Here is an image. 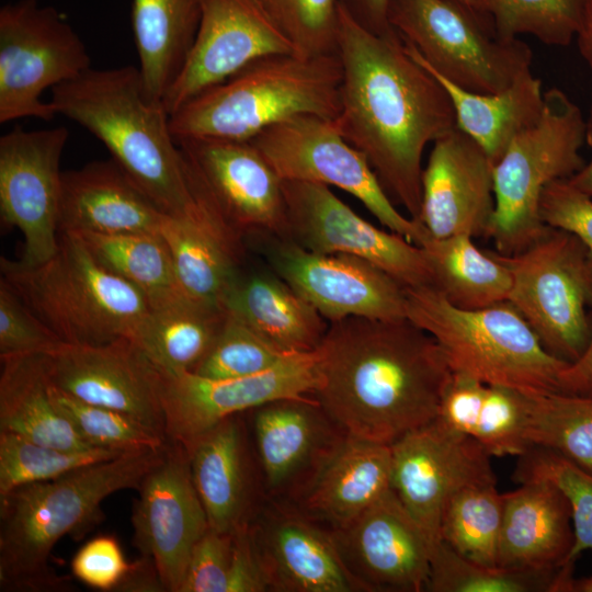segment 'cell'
I'll list each match as a JSON object with an SVG mask.
<instances>
[{
	"label": "cell",
	"mask_w": 592,
	"mask_h": 592,
	"mask_svg": "<svg viewBox=\"0 0 592 592\" xmlns=\"http://www.w3.org/2000/svg\"><path fill=\"white\" fill-rule=\"evenodd\" d=\"M225 317L224 308L181 295L150 307L134 342L161 372H194L213 346Z\"/></svg>",
	"instance_id": "obj_36"
},
{
	"label": "cell",
	"mask_w": 592,
	"mask_h": 592,
	"mask_svg": "<svg viewBox=\"0 0 592 592\" xmlns=\"http://www.w3.org/2000/svg\"><path fill=\"white\" fill-rule=\"evenodd\" d=\"M234 533L208 528L195 544L179 592H227Z\"/></svg>",
	"instance_id": "obj_49"
},
{
	"label": "cell",
	"mask_w": 592,
	"mask_h": 592,
	"mask_svg": "<svg viewBox=\"0 0 592 592\" xmlns=\"http://www.w3.org/2000/svg\"><path fill=\"white\" fill-rule=\"evenodd\" d=\"M390 26L407 52L471 92L498 93L531 70L530 46L500 37L492 21L449 0H390Z\"/></svg>",
	"instance_id": "obj_9"
},
{
	"label": "cell",
	"mask_w": 592,
	"mask_h": 592,
	"mask_svg": "<svg viewBox=\"0 0 592 592\" xmlns=\"http://www.w3.org/2000/svg\"><path fill=\"white\" fill-rule=\"evenodd\" d=\"M318 362V350L294 353L263 373L237 378L158 369L167 440L186 446L226 418L272 400L312 396Z\"/></svg>",
	"instance_id": "obj_15"
},
{
	"label": "cell",
	"mask_w": 592,
	"mask_h": 592,
	"mask_svg": "<svg viewBox=\"0 0 592 592\" xmlns=\"http://www.w3.org/2000/svg\"><path fill=\"white\" fill-rule=\"evenodd\" d=\"M342 66L338 53L259 58L196 95L170 115L177 140H250L298 115L334 119L340 112Z\"/></svg>",
	"instance_id": "obj_5"
},
{
	"label": "cell",
	"mask_w": 592,
	"mask_h": 592,
	"mask_svg": "<svg viewBox=\"0 0 592 592\" xmlns=\"http://www.w3.org/2000/svg\"><path fill=\"white\" fill-rule=\"evenodd\" d=\"M137 491L132 514L134 545L152 560L164 591L179 592L192 550L209 528L185 447L167 440L161 459Z\"/></svg>",
	"instance_id": "obj_18"
},
{
	"label": "cell",
	"mask_w": 592,
	"mask_h": 592,
	"mask_svg": "<svg viewBox=\"0 0 592 592\" xmlns=\"http://www.w3.org/2000/svg\"><path fill=\"white\" fill-rule=\"evenodd\" d=\"M1 280L67 344L134 341L150 305L134 285L104 267L76 234L59 232L48 260L27 265L1 258Z\"/></svg>",
	"instance_id": "obj_6"
},
{
	"label": "cell",
	"mask_w": 592,
	"mask_h": 592,
	"mask_svg": "<svg viewBox=\"0 0 592 592\" xmlns=\"http://www.w3.org/2000/svg\"><path fill=\"white\" fill-rule=\"evenodd\" d=\"M167 216L113 159L62 172L59 232L159 234Z\"/></svg>",
	"instance_id": "obj_28"
},
{
	"label": "cell",
	"mask_w": 592,
	"mask_h": 592,
	"mask_svg": "<svg viewBox=\"0 0 592 592\" xmlns=\"http://www.w3.org/2000/svg\"><path fill=\"white\" fill-rule=\"evenodd\" d=\"M513 479L519 482L545 479L556 485L569 500L572 512L574 543L570 559L592 549V474L562 455L532 446L517 457Z\"/></svg>",
	"instance_id": "obj_45"
},
{
	"label": "cell",
	"mask_w": 592,
	"mask_h": 592,
	"mask_svg": "<svg viewBox=\"0 0 592 592\" xmlns=\"http://www.w3.org/2000/svg\"><path fill=\"white\" fill-rule=\"evenodd\" d=\"M579 53L592 70V0H589L581 29L576 37Z\"/></svg>",
	"instance_id": "obj_57"
},
{
	"label": "cell",
	"mask_w": 592,
	"mask_h": 592,
	"mask_svg": "<svg viewBox=\"0 0 592 592\" xmlns=\"http://www.w3.org/2000/svg\"><path fill=\"white\" fill-rule=\"evenodd\" d=\"M584 141L580 107L558 88L544 92L538 122L515 136L493 164L494 210L486 236L499 253H519L545 232L539 215L543 191L584 166Z\"/></svg>",
	"instance_id": "obj_8"
},
{
	"label": "cell",
	"mask_w": 592,
	"mask_h": 592,
	"mask_svg": "<svg viewBox=\"0 0 592 592\" xmlns=\"http://www.w3.org/2000/svg\"><path fill=\"white\" fill-rule=\"evenodd\" d=\"M53 401L91 446L119 452L158 449L167 437L126 413L84 402L52 385Z\"/></svg>",
	"instance_id": "obj_44"
},
{
	"label": "cell",
	"mask_w": 592,
	"mask_h": 592,
	"mask_svg": "<svg viewBox=\"0 0 592 592\" xmlns=\"http://www.w3.org/2000/svg\"><path fill=\"white\" fill-rule=\"evenodd\" d=\"M295 48L258 0H202L197 33L162 103L173 114L248 64Z\"/></svg>",
	"instance_id": "obj_19"
},
{
	"label": "cell",
	"mask_w": 592,
	"mask_h": 592,
	"mask_svg": "<svg viewBox=\"0 0 592 592\" xmlns=\"http://www.w3.org/2000/svg\"><path fill=\"white\" fill-rule=\"evenodd\" d=\"M390 455L391 488L432 547L441 540L442 513L453 496L497 483L486 448L437 419L392 442Z\"/></svg>",
	"instance_id": "obj_13"
},
{
	"label": "cell",
	"mask_w": 592,
	"mask_h": 592,
	"mask_svg": "<svg viewBox=\"0 0 592 592\" xmlns=\"http://www.w3.org/2000/svg\"><path fill=\"white\" fill-rule=\"evenodd\" d=\"M116 591L159 592L164 591L151 559L141 556L132 567Z\"/></svg>",
	"instance_id": "obj_55"
},
{
	"label": "cell",
	"mask_w": 592,
	"mask_h": 592,
	"mask_svg": "<svg viewBox=\"0 0 592 592\" xmlns=\"http://www.w3.org/2000/svg\"><path fill=\"white\" fill-rule=\"evenodd\" d=\"M512 276L508 297L554 356L576 362L592 333V269L587 249L572 234L548 227L523 251L493 252Z\"/></svg>",
	"instance_id": "obj_10"
},
{
	"label": "cell",
	"mask_w": 592,
	"mask_h": 592,
	"mask_svg": "<svg viewBox=\"0 0 592 592\" xmlns=\"http://www.w3.org/2000/svg\"><path fill=\"white\" fill-rule=\"evenodd\" d=\"M449 1L456 2L469 9L477 10V4L479 0H449Z\"/></svg>",
	"instance_id": "obj_59"
},
{
	"label": "cell",
	"mask_w": 592,
	"mask_h": 592,
	"mask_svg": "<svg viewBox=\"0 0 592 592\" xmlns=\"http://www.w3.org/2000/svg\"><path fill=\"white\" fill-rule=\"evenodd\" d=\"M569 592H592V577L572 579Z\"/></svg>",
	"instance_id": "obj_58"
},
{
	"label": "cell",
	"mask_w": 592,
	"mask_h": 592,
	"mask_svg": "<svg viewBox=\"0 0 592 592\" xmlns=\"http://www.w3.org/2000/svg\"><path fill=\"white\" fill-rule=\"evenodd\" d=\"M291 354L294 353L278 350L226 311L213 346L193 373L208 378L251 376L274 367Z\"/></svg>",
	"instance_id": "obj_46"
},
{
	"label": "cell",
	"mask_w": 592,
	"mask_h": 592,
	"mask_svg": "<svg viewBox=\"0 0 592 592\" xmlns=\"http://www.w3.org/2000/svg\"><path fill=\"white\" fill-rule=\"evenodd\" d=\"M296 54L337 53L341 0H258Z\"/></svg>",
	"instance_id": "obj_47"
},
{
	"label": "cell",
	"mask_w": 592,
	"mask_h": 592,
	"mask_svg": "<svg viewBox=\"0 0 592 592\" xmlns=\"http://www.w3.org/2000/svg\"><path fill=\"white\" fill-rule=\"evenodd\" d=\"M232 563L227 592H264L270 584L252 536L250 523L234 532Z\"/></svg>",
	"instance_id": "obj_52"
},
{
	"label": "cell",
	"mask_w": 592,
	"mask_h": 592,
	"mask_svg": "<svg viewBox=\"0 0 592 592\" xmlns=\"http://www.w3.org/2000/svg\"><path fill=\"white\" fill-rule=\"evenodd\" d=\"M539 215L546 226L568 231L583 243L592 269V197L568 180H558L544 189Z\"/></svg>",
	"instance_id": "obj_50"
},
{
	"label": "cell",
	"mask_w": 592,
	"mask_h": 592,
	"mask_svg": "<svg viewBox=\"0 0 592 592\" xmlns=\"http://www.w3.org/2000/svg\"><path fill=\"white\" fill-rule=\"evenodd\" d=\"M589 0H479L477 10L488 16L497 34L506 39L532 35L553 46L576 39Z\"/></svg>",
	"instance_id": "obj_42"
},
{
	"label": "cell",
	"mask_w": 592,
	"mask_h": 592,
	"mask_svg": "<svg viewBox=\"0 0 592 592\" xmlns=\"http://www.w3.org/2000/svg\"><path fill=\"white\" fill-rule=\"evenodd\" d=\"M312 397L345 434L390 445L437 417L452 376L437 342L407 318L329 322Z\"/></svg>",
	"instance_id": "obj_2"
},
{
	"label": "cell",
	"mask_w": 592,
	"mask_h": 592,
	"mask_svg": "<svg viewBox=\"0 0 592 592\" xmlns=\"http://www.w3.org/2000/svg\"><path fill=\"white\" fill-rule=\"evenodd\" d=\"M406 317L437 342L453 372L527 394L560 391L570 363L550 354L508 300L462 309L430 285L406 287Z\"/></svg>",
	"instance_id": "obj_7"
},
{
	"label": "cell",
	"mask_w": 592,
	"mask_h": 592,
	"mask_svg": "<svg viewBox=\"0 0 592 592\" xmlns=\"http://www.w3.org/2000/svg\"><path fill=\"white\" fill-rule=\"evenodd\" d=\"M229 224L244 238H287L283 180L249 140H177Z\"/></svg>",
	"instance_id": "obj_20"
},
{
	"label": "cell",
	"mask_w": 592,
	"mask_h": 592,
	"mask_svg": "<svg viewBox=\"0 0 592 592\" xmlns=\"http://www.w3.org/2000/svg\"><path fill=\"white\" fill-rule=\"evenodd\" d=\"M242 413L224 419L185 447L210 528L231 533L255 514V475Z\"/></svg>",
	"instance_id": "obj_27"
},
{
	"label": "cell",
	"mask_w": 592,
	"mask_h": 592,
	"mask_svg": "<svg viewBox=\"0 0 592 592\" xmlns=\"http://www.w3.org/2000/svg\"><path fill=\"white\" fill-rule=\"evenodd\" d=\"M224 308L285 353L316 351L329 326L312 305L273 271L247 275L240 272Z\"/></svg>",
	"instance_id": "obj_31"
},
{
	"label": "cell",
	"mask_w": 592,
	"mask_h": 592,
	"mask_svg": "<svg viewBox=\"0 0 592 592\" xmlns=\"http://www.w3.org/2000/svg\"><path fill=\"white\" fill-rule=\"evenodd\" d=\"M390 0H341L348 12L366 30L388 35L395 32L388 20Z\"/></svg>",
	"instance_id": "obj_53"
},
{
	"label": "cell",
	"mask_w": 592,
	"mask_h": 592,
	"mask_svg": "<svg viewBox=\"0 0 592 592\" xmlns=\"http://www.w3.org/2000/svg\"><path fill=\"white\" fill-rule=\"evenodd\" d=\"M420 247L432 272V287L453 306L479 309L508 300L512 276L493 252H482L468 235L429 237Z\"/></svg>",
	"instance_id": "obj_37"
},
{
	"label": "cell",
	"mask_w": 592,
	"mask_h": 592,
	"mask_svg": "<svg viewBox=\"0 0 592 592\" xmlns=\"http://www.w3.org/2000/svg\"><path fill=\"white\" fill-rule=\"evenodd\" d=\"M267 491L300 489L343 432L310 397L282 398L248 411Z\"/></svg>",
	"instance_id": "obj_25"
},
{
	"label": "cell",
	"mask_w": 592,
	"mask_h": 592,
	"mask_svg": "<svg viewBox=\"0 0 592 592\" xmlns=\"http://www.w3.org/2000/svg\"><path fill=\"white\" fill-rule=\"evenodd\" d=\"M122 454L124 452L102 447L57 448L13 432L0 431V496L18 487L52 480Z\"/></svg>",
	"instance_id": "obj_43"
},
{
	"label": "cell",
	"mask_w": 592,
	"mask_h": 592,
	"mask_svg": "<svg viewBox=\"0 0 592 592\" xmlns=\"http://www.w3.org/2000/svg\"><path fill=\"white\" fill-rule=\"evenodd\" d=\"M163 448L127 452L0 496L1 590L60 587L64 580L49 567L55 545L66 535L80 537L93 528L103 516L105 498L137 490Z\"/></svg>",
	"instance_id": "obj_4"
},
{
	"label": "cell",
	"mask_w": 592,
	"mask_h": 592,
	"mask_svg": "<svg viewBox=\"0 0 592 592\" xmlns=\"http://www.w3.org/2000/svg\"><path fill=\"white\" fill-rule=\"evenodd\" d=\"M91 68L84 42L66 18L37 0L0 9V123L34 117L52 121L56 111L44 91Z\"/></svg>",
	"instance_id": "obj_11"
},
{
	"label": "cell",
	"mask_w": 592,
	"mask_h": 592,
	"mask_svg": "<svg viewBox=\"0 0 592 592\" xmlns=\"http://www.w3.org/2000/svg\"><path fill=\"white\" fill-rule=\"evenodd\" d=\"M0 361V431L57 448L94 447L53 401L48 353L10 355Z\"/></svg>",
	"instance_id": "obj_33"
},
{
	"label": "cell",
	"mask_w": 592,
	"mask_h": 592,
	"mask_svg": "<svg viewBox=\"0 0 592 592\" xmlns=\"http://www.w3.org/2000/svg\"><path fill=\"white\" fill-rule=\"evenodd\" d=\"M502 512L503 493L497 483L468 487L446 503L440 539L471 561L497 567Z\"/></svg>",
	"instance_id": "obj_41"
},
{
	"label": "cell",
	"mask_w": 592,
	"mask_h": 592,
	"mask_svg": "<svg viewBox=\"0 0 592 592\" xmlns=\"http://www.w3.org/2000/svg\"><path fill=\"white\" fill-rule=\"evenodd\" d=\"M527 439L592 474V397L528 394Z\"/></svg>",
	"instance_id": "obj_40"
},
{
	"label": "cell",
	"mask_w": 592,
	"mask_h": 592,
	"mask_svg": "<svg viewBox=\"0 0 592 592\" xmlns=\"http://www.w3.org/2000/svg\"><path fill=\"white\" fill-rule=\"evenodd\" d=\"M494 210L493 163L455 127L433 143L422 171L418 221L433 238L487 235Z\"/></svg>",
	"instance_id": "obj_23"
},
{
	"label": "cell",
	"mask_w": 592,
	"mask_h": 592,
	"mask_svg": "<svg viewBox=\"0 0 592 592\" xmlns=\"http://www.w3.org/2000/svg\"><path fill=\"white\" fill-rule=\"evenodd\" d=\"M76 235L104 267L138 288L150 307L184 295L160 234Z\"/></svg>",
	"instance_id": "obj_38"
},
{
	"label": "cell",
	"mask_w": 592,
	"mask_h": 592,
	"mask_svg": "<svg viewBox=\"0 0 592 592\" xmlns=\"http://www.w3.org/2000/svg\"><path fill=\"white\" fill-rule=\"evenodd\" d=\"M68 138L65 126H18L0 137L1 219L24 236V264H39L58 249L60 159Z\"/></svg>",
	"instance_id": "obj_17"
},
{
	"label": "cell",
	"mask_w": 592,
	"mask_h": 592,
	"mask_svg": "<svg viewBox=\"0 0 592 592\" xmlns=\"http://www.w3.org/2000/svg\"><path fill=\"white\" fill-rule=\"evenodd\" d=\"M573 567L520 570L471 561L440 540L432 548L430 592H569Z\"/></svg>",
	"instance_id": "obj_39"
},
{
	"label": "cell",
	"mask_w": 592,
	"mask_h": 592,
	"mask_svg": "<svg viewBox=\"0 0 592 592\" xmlns=\"http://www.w3.org/2000/svg\"><path fill=\"white\" fill-rule=\"evenodd\" d=\"M391 489L390 445L343 433L298 494L304 514L335 531Z\"/></svg>",
	"instance_id": "obj_29"
},
{
	"label": "cell",
	"mask_w": 592,
	"mask_h": 592,
	"mask_svg": "<svg viewBox=\"0 0 592 592\" xmlns=\"http://www.w3.org/2000/svg\"><path fill=\"white\" fill-rule=\"evenodd\" d=\"M73 577L101 591H116L132 567L118 540L112 535L96 536L76 553L71 560Z\"/></svg>",
	"instance_id": "obj_51"
},
{
	"label": "cell",
	"mask_w": 592,
	"mask_h": 592,
	"mask_svg": "<svg viewBox=\"0 0 592 592\" xmlns=\"http://www.w3.org/2000/svg\"><path fill=\"white\" fill-rule=\"evenodd\" d=\"M528 394L453 372L437 417L480 443L493 457L521 456L527 439Z\"/></svg>",
	"instance_id": "obj_30"
},
{
	"label": "cell",
	"mask_w": 592,
	"mask_h": 592,
	"mask_svg": "<svg viewBox=\"0 0 592 592\" xmlns=\"http://www.w3.org/2000/svg\"><path fill=\"white\" fill-rule=\"evenodd\" d=\"M585 141L592 149V95L589 116L585 119ZM568 181L571 185L592 197V158Z\"/></svg>",
	"instance_id": "obj_56"
},
{
	"label": "cell",
	"mask_w": 592,
	"mask_h": 592,
	"mask_svg": "<svg viewBox=\"0 0 592 592\" xmlns=\"http://www.w3.org/2000/svg\"><path fill=\"white\" fill-rule=\"evenodd\" d=\"M48 357L52 382L59 389L132 415L166 436L160 374L134 341L64 343Z\"/></svg>",
	"instance_id": "obj_21"
},
{
	"label": "cell",
	"mask_w": 592,
	"mask_h": 592,
	"mask_svg": "<svg viewBox=\"0 0 592 592\" xmlns=\"http://www.w3.org/2000/svg\"><path fill=\"white\" fill-rule=\"evenodd\" d=\"M282 180L334 186L357 198L388 230L421 246L429 237L415 219L394 206L366 158L337 129L333 119L298 115L249 140Z\"/></svg>",
	"instance_id": "obj_12"
},
{
	"label": "cell",
	"mask_w": 592,
	"mask_h": 592,
	"mask_svg": "<svg viewBox=\"0 0 592 592\" xmlns=\"http://www.w3.org/2000/svg\"><path fill=\"white\" fill-rule=\"evenodd\" d=\"M250 527L270 591H367L344 561L333 533L300 511L280 510Z\"/></svg>",
	"instance_id": "obj_24"
},
{
	"label": "cell",
	"mask_w": 592,
	"mask_h": 592,
	"mask_svg": "<svg viewBox=\"0 0 592 592\" xmlns=\"http://www.w3.org/2000/svg\"><path fill=\"white\" fill-rule=\"evenodd\" d=\"M560 392L592 397V333L583 354L559 377Z\"/></svg>",
	"instance_id": "obj_54"
},
{
	"label": "cell",
	"mask_w": 592,
	"mask_h": 592,
	"mask_svg": "<svg viewBox=\"0 0 592 592\" xmlns=\"http://www.w3.org/2000/svg\"><path fill=\"white\" fill-rule=\"evenodd\" d=\"M64 342L0 280V357L52 353Z\"/></svg>",
	"instance_id": "obj_48"
},
{
	"label": "cell",
	"mask_w": 592,
	"mask_h": 592,
	"mask_svg": "<svg viewBox=\"0 0 592 592\" xmlns=\"http://www.w3.org/2000/svg\"><path fill=\"white\" fill-rule=\"evenodd\" d=\"M271 270L328 321L406 317V286L377 265L349 254L308 251L289 238L253 237Z\"/></svg>",
	"instance_id": "obj_16"
},
{
	"label": "cell",
	"mask_w": 592,
	"mask_h": 592,
	"mask_svg": "<svg viewBox=\"0 0 592 592\" xmlns=\"http://www.w3.org/2000/svg\"><path fill=\"white\" fill-rule=\"evenodd\" d=\"M287 238L321 254L364 259L406 287L432 285V272L422 247L390 230L380 229L341 201L329 186L283 180Z\"/></svg>",
	"instance_id": "obj_14"
},
{
	"label": "cell",
	"mask_w": 592,
	"mask_h": 592,
	"mask_svg": "<svg viewBox=\"0 0 592 592\" xmlns=\"http://www.w3.org/2000/svg\"><path fill=\"white\" fill-rule=\"evenodd\" d=\"M159 234L170 250L181 292L194 300L224 308L241 272L246 239L225 220L193 223L170 216Z\"/></svg>",
	"instance_id": "obj_32"
},
{
	"label": "cell",
	"mask_w": 592,
	"mask_h": 592,
	"mask_svg": "<svg viewBox=\"0 0 592 592\" xmlns=\"http://www.w3.org/2000/svg\"><path fill=\"white\" fill-rule=\"evenodd\" d=\"M417 61L433 75L448 93L455 111L456 127L470 136L493 164L502 157L512 139L535 125L542 115V81L531 70L522 73L501 92L477 93L456 86Z\"/></svg>",
	"instance_id": "obj_34"
},
{
	"label": "cell",
	"mask_w": 592,
	"mask_h": 592,
	"mask_svg": "<svg viewBox=\"0 0 592 592\" xmlns=\"http://www.w3.org/2000/svg\"><path fill=\"white\" fill-rule=\"evenodd\" d=\"M202 0H133L132 26L148 95L162 101L195 39Z\"/></svg>",
	"instance_id": "obj_35"
},
{
	"label": "cell",
	"mask_w": 592,
	"mask_h": 592,
	"mask_svg": "<svg viewBox=\"0 0 592 592\" xmlns=\"http://www.w3.org/2000/svg\"><path fill=\"white\" fill-rule=\"evenodd\" d=\"M337 53L342 82L333 123L366 158L389 197L418 220L424 149L456 127L449 95L396 31L366 30L342 3Z\"/></svg>",
	"instance_id": "obj_1"
},
{
	"label": "cell",
	"mask_w": 592,
	"mask_h": 592,
	"mask_svg": "<svg viewBox=\"0 0 592 592\" xmlns=\"http://www.w3.org/2000/svg\"><path fill=\"white\" fill-rule=\"evenodd\" d=\"M333 536L367 591H426L433 547L392 489Z\"/></svg>",
	"instance_id": "obj_22"
},
{
	"label": "cell",
	"mask_w": 592,
	"mask_h": 592,
	"mask_svg": "<svg viewBox=\"0 0 592 592\" xmlns=\"http://www.w3.org/2000/svg\"><path fill=\"white\" fill-rule=\"evenodd\" d=\"M57 115L78 123L112 155L130 181L166 215L206 223L221 217L191 171L162 101L151 99L139 68H89L52 89Z\"/></svg>",
	"instance_id": "obj_3"
},
{
	"label": "cell",
	"mask_w": 592,
	"mask_h": 592,
	"mask_svg": "<svg viewBox=\"0 0 592 592\" xmlns=\"http://www.w3.org/2000/svg\"><path fill=\"white\" fill-rule=\"evenodd\" d=\"M573 543L571 506L556 485L528 480L503 493L498 567L535 571L573 567Z\"/></svg>",
	"instance_id": "obj_26"
}]
</instances>
